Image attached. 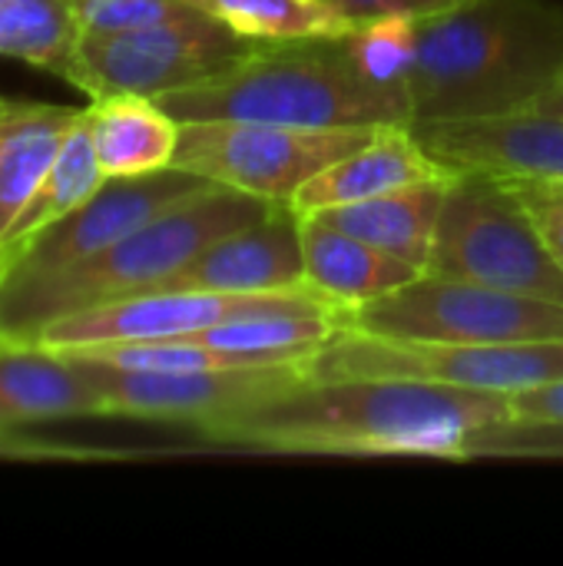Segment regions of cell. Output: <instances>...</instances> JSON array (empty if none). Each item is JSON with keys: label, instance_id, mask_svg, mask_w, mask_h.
I'll list each match as a JSON object with an SVG mask.
<instances>
[{"label": "cell", "instance_id": "1f68e13d", "mask_svg": "<svg viewBox=\"0 0 563 566\" xmlns=\"http://www.w3.org/2000/svg\"><path fill=\"white\" fill-rule=\"evenodd\" d=\"M3 275H7V262H3V255H0V285H3Z\"/></svg>", "mask_w": 563, "mask_h": 566}, {"label": "cell", "instance_id": "3957f363", "mask_svg": "<svg viewBox=\"0 0 563 566\" xmlns=\"http://www.w3.org/2000/svg\"><path fill=\"white\" fill-rule=\"evenodd\" d=\"M275 206L282 202L212 182L73 269L37 279L3 275L0 342H33L46 325L66 315L156 292L216 239L265 219Z\"/></svg>", "mask_w": 563, "mask_h": 566}, {"label": "cell", "instance_id": "7402d4cb", "mask_svg": "<svg viewBox=\"0 0 563 566\" xmlns=\"http://www.w3.org/2000/svg\"><path fill=\"white\" fill-rule=\"evenodd\" d=\"M106 182V172L100 169V159L93 153L86 123L80 119L73 126V133L66 136V143L60 146L53 166L46 169L43 182L37 186V192L30 196V202L23 206V212L13 219L10 232L0 242V255L3 262L33 235H40L46 226L60 222L63 216H70L73 209H80L86 199H93Z\"/></svg>", "mask_w": 563, "mask_h": 566}, {"label": "cell", "instance_id": "9a60e30c", "mask_svg": "<svg viewBox=\"0 0 563 566\" xmlns=\"http://www.w3.org/2000/svg\"><path fill=\"white\" fill-rule=\"evenodd\" d=\"M103 418V398L63 352L37 342H0V428Z\"/></svg>", "mask_w": 563, "mask_h": 566}, {"label": "cell", "instance_id": "f546056e", "mask_svg": "<svg viewBox=\"0 0 563 566\" xmlns=\"http://www.w3.org/2000/svg\"><path fill=\"white\" fill-rule=\"evenodd\" d=\"M511 418L534 424H563V378L508 395Z\"/></svg>", "mask_w": 563, "mask_h": 566}, {"label": "cell", "instance_id": "cb8c5ba5", "mask_svg": "<svg viewBox=\"0 0 563 566\" xmlns=\"http://www.w3.org/2000/svg\"><path fill=\"white\" fill-rule=\"evenodd\" d=\"M342 43L365 80H372L382 90L408 93V76L418 50V20L398 13L358 20L348 30H342Z\"/></svg>", "mask_w": 563, "mask_h": 566}, {"label": "cell", "instance_id": "e0dca14e", "mask_svg": "<svg viewBox=\"0 0 563 566\" xmlns=\"http://www.w3.org/2000/svg\"><path fill=\"white\" fill-rule=\"evenodd\" d=\"M83 123L106 179L149 176L176 159L179 119L159 99L136 93L96 96L83 106Z\"/></svg>", "mask_w": 563, "mask_h": 566}, {"label": "cell", "instance_id": "8fae6325", "mask_svg": "<svg viewBox=\"0 0 563 566\" xmlns=\"http://www.w3.org/2000/svg\"><path fill=\"white\" fill-rule=\"evenodd\" d=\"M262 312H332L338 308L319 295L309 282L275 292H192V289H156L143 295H129L119 302H106L96 308H83L46 325L33 342L53 352H80L116 342H149V338H179L199 328L222 325L242 315Z\"/></svg>", "mask_w": 563, "mask_h": 566}, {"label": "cell", "instance_id": "44dd1931", "mask_svg": "<svg viewBox=\"0 0 563 566\" xmlns=\"http://www.w3.org/2000/svg\"><path fill=\"white\" fill-rule=\"evenodd\" d=\"M83 23L76 0H0V56L80 83Z\"/></svg>", "mask_w": 563, "mask_h": 566}, {"label": "cell", "instance_id": "8992f818", "mask_svg": "<svg viewBox=\"0 0 563 566\" xmlns=\"http://www.w3.org/2000/svg\"><path fill=\"white\" fill-rule=\"evenodd\" d=\"M338 325L398 342L441 345L561 342L563 302L421 272L408 285L342 312Z\"/></svg>", "mask_w": 563, "mask_h": 566}, {"label": "cell", "instance_id": "d4e9b609", "mask_svg": "<svg viewBox=\"0 0 563 566\" xmlns=\"http://www.w3.org/2000/svg\"><path fill=\"white\" fill-rule=\"evenodd\" d=\"M461 461H563V424L518 418L481 424L468 438Z\"/></svg>", "mask_w": 563, "mask_h": 566}, {"label": "cell", "instance_id": "2e32d148", "mask_svg": "<svg viewBox=\"0 0 563 566\" xmlns=\"http://www.w3.org/2000/svg\"><path fill=\"white\" fill-rule=\"evenodd\" d=\"M451 172L455 169L435 159L408 126H382L365 146H358L355 153L342 156L338 163L312 176L292 196L289 206L299 216H312L322 209L365 202L411 182L445 179Z\"/></svg>", "mask_w": 563, "mask_h": 566}, {"label": "cell", "instance_id": "ffe728a7", "mask_svg": "<svg viewBox=\"0 0 563 566\" xmlns=\"http://www.w3.org/2000/svg\"><path fill=\"white\" fill-rule=\"evenodd\" d=\"M80 119L83 106L30 99H10L0 113V242Z\"/></svg>", "mask_w": 563, "mask_h": 566}, {"label": "cell", "instance_id": "603a6c76", "mask_svg": "<svg viewBox=\"0 0 563 566\" xmlns=\"http://www.w3.org/2000/svg\"><path fill=\"white\" fill-rule=\"evenodd\" d=\"M239 36L256 43H285L305 36H332L352 23L325 0H192Z\"/></svg>", "mask_w": 563, "mask_h": 566}, {"label": "cell", "instance_id": "d6986e66", "mask_svg": "<svg viewBox=\"0 0 563 566\" xmlns=\"http://www.w3.org/2000/svg\"><path fill=\"white\" fill-rule=\"evenodd\" d=\"M455 176V172H451ZM445 179H425V182H411L402 189H392L385 196L365 199V202H352V206H335V209H322L312 212L315 219L395 255L411 262L415 269H428L431 259V242H435V226L441 216V202L448 192Z\"/></svg>", "mask_w": 563, "mask_h": 566}, {"label": "cell", "instance_id": "7a4b0ae2", "mask_svg": "<svg viewBox=\"0 0 563 566\" xmlns=\"http://www.w3.org/2000/svg\"><path fill=\"white\" fill-rule=\"evenodd\" d=\"M561 80V3L465 0L418 20L408 129L528 113Z\"/></svg>", "mask_w": 563, "mask_h": 566}, {"label": "cell", "instance_id": "ba28073f", "mask_svg": "<svg viewBox=\"0 0 563 566\" xmlns=\"http://www.w3.org/2000/svg\"><path fill=\"white\" fill-rule=\"evenodd\" d=\"M375 133L378 129H309L249 119H196L179 123L173 166L269 202H292V196L312 176L365 146Z\"/></svg>", "mask_w": 563, "mask_h": 566}, {"label": "cell", "instance_id": "ac0fdd59", "mask_svg": "<svg viewBox=\"0 0 563 566\" xmlns=\"http://www.w3.org/2000/svg\"><path fill=\"white\" fill-rule=\"evenodd\" d=\"M302 252L305 282L338 308V318L342 312L388 295L421 275L411 262L395 259L315 216H302Z\"/></svg>", "mask_w": 563, "mask_h": 566}, {"label": "cell", "instance_id": "4fadbf2b", "mask_svg": "<svg viewBox=\"0 0 563 566\" xmlns=\"http://www.w3.org/2000/svg\"><path fill=\"white\" fill-rule=\"evenodd\" d=\"M292 285H305L302 216L289 202H282L265 219L216 239L163 289L246 295Z\"/></svg>", "mask_w": 563, "mask_h": 566}, {"label": "cell", "instance_id": "d6a6232c", "mask_svg": "<svg viewBox=\"0 0 563 566\" xmlns=\"http://www.w3.org/2000/svg\"><path fill=\"white\" fill-rule=\"evenodd\" d=\"M7 106H10V99H7V96H0V113H3Z\"/></svg>", "mask_w": 563, "mask_h": 566}, {"label": "cell", "instance_id": "484cf974", "mask_svg": "<svg viewBox=\"0 0 563 566\" xmlns=\"http://www.w3.org/2000/svg\"><path fill=\"white\" fill-rule=\"evenodd\" d=\"M139 454L143 451L37 434V428H0V461L7 464H93V461L103 464V461H126Z\"/></svg>", "mask_w": 563, "mask_h": 566}, {"label": "cell", "instance_id": "7c38bea8", "mask_svg": "<svg viewBox=\"0 0 563 566\" xmlns=\"http://www.w3.org/2000/svg\"><path fill=\"white\" fill-rule=\"evenodd\" d=\"M212 186L209 179L169 166L149 176H126V179H106L103 189L86 199L80 209L63 216L60 222L46 226L40 235L23 242L7 259L10 279H37L53 275L63 269H73L110 245H116L123 235L149 222L153 216L166 212L169 206L202 192Z\"/></svg>", "mask_w": 563, "mask_h": 566}, {"label": "cell", "instance_id": "6da1fadb", "mask_svg": "<svg viewBox=\"0 0 563 566\" xmlns=\"http://www.w3.org/2000/svg\"><path fill=\"white\" fill-rule=\"evenodd\" d=\"M511 418L508 395L388 378H302L199 431L206 448L461 461L468 438Z\"/></svg>", "mask_w": 563, "mask_h": 566}, {"label": "cell", "instance_id": "30bf717a", "mask_svg": "<svg viewBox=\"0 0 563 566\" xmlns=\"http://www.w3.org/2000/svg\"><path fill=\"white\" fill-rule=\"evenodd\" d=\"M63 355H70L96 385L103 398V418L183 424L192 428L196 434L305 378L302 361L206 368V371H153V368H119L73 352Z\"/></svg>", "mask_w": 563, "mask_h": 566}, {"label": "cell", "instance_id": "5bb4252c", "mask_svg": "<svg viewBox=\"0 0 563 566\" xmlns=\"http://www.w3.org/2000/svg\"><path fill=\"white\" fill-rule=\"evenodd\" d=\"M411 133L435 159L451 169L563 179V119L557 116L511 113L491 119L435 123Z\"/></svg>", "mask_w": 563, "mask_h": 566}, {"label": "cell", "instance_id": "f1b7e54d", "mask_svg": "<svg viewBox=\"0 0 563 566\" xmlns=\"http://www.w3.org/2000/svg\"><path fill=\"white\" fill-rule=\"evenodd\" d=\"M335 13H342L348 23L358 20H372V17H411V20H425L435 13H445L465 0H325Z\"/></svg>", "mask_w": 563, "mask_h": 566}, {"label": "cell", "instance_id": "4dcf8cb0", "mask_svg": "<svg viewBox=\"0 0 563 566\" xmlns=\"http://www.w3.org/2000/svg\"><path fill=\"white\" fill-rule=\"evenodd\" d=\"M528 113H541V116H557V119H563V80L554 83Z\"/></svg>", "mask_w": 563, "mask_h": 566}, {"label": "cell", "instance_id": "83f0119b", "mask_svg": "<svg viewBox=\"0 0 563 566\" xmlns=\"http://www.w3.org/2000/svg\"><path fill=\"white\" fill-rule=\"evenodd\" d=\"M504 179L514 186L544 245L563 269V179H541V176H504Z\"/></svg>", "mask_w": 563, "mask_h": 566}, {"label": "cell", "instance_id": "277c9868", "mask_svg": "<svg viewBox=\"0 0 563 566\" xmlns=\"http://www.w3.org/2000/svg\"><path fill=\"white\" fill-rule=\"evenodd\" d=\"M179 123L249 119L309 129H382L408 126L411 99L382 90L358 73L342 33L285 43H259L232 70L159 96Z\"/></svg>", "mask_w": 563, "mask_h": 566}, {"label": "cell", "instance_id": "5b68a950", "mask_svg": "<svg viewBox=\"0 0 563 566\" xmlns=\"http://www.w3.org/2000/svg\"><path fill=\"white\" fill-rule=\"evenodd\" d=\"M425 272L563 302V269L514 186L488 169H455Z\"/></svg>", "mask_w": 563, "mask_h": 566}, {"label": "cell", "instance_id": "4316f807", "mask_svg": "<svg viewBox=\"0 0 563 566\" xmlns=\"http://www.w3.org/2000/svg\"><path fill=\"white\" fill-rule=\"evenodd\" d=\"M192 0H76L83 33H126L196 13Z\"/></svg>", "mask_w": 563, "mask_h": 566}, {"label": "cell", "instance_id": "52a82bcc", "mask_svg": "<svg viewBox=\"0 0 563 566\" xmlns=\"http://www.w3.org/2000/svg\"><path fill=\"white\" fill-rule=\"evenodd\" d=\"M305 378H388L425 381L468 391L514 395L563 378L561 342H514V345H441L398 342L338 328L315 355L302 361Z\"/></svg>", "mask_w": 563, "mask_h": 566}, {"label": "cell", "instance_id": "9c48e42d", "mask_svg": "<svg viewBox=\"0 0 563 566\" xmlns=\"http://www.w3.org/2000/svg\"><path fill=\"white\" fill-rule=\"evenodd\" d=\"M256 46V40L239 36L199 7L196 13L169 23L83 36L76 90L90 99L110 93L159 99L232 70Z\"/></svg>", "mask_w": 563, "mask_h": 566}]
</instances>
